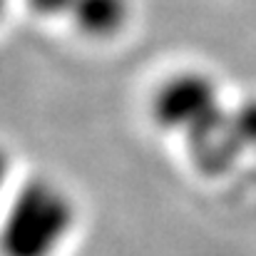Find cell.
I'll return each mask as SVG.
<instances>
[{"mask_svg": "<svg viewBox=\"0 0 256 256\" xmlns=\"http://www.w3.org/2000/svg\"><path fill=\"white\" fill-rule=\"evenodd\" d=\"M78 222L72 196L52 179L22 182L0 219L2 256H58Z\"/></svg>", "mask_w": 256, "mask_h": 256, "instance_id": "6da1fadb", "label": "cell"}, {"mask_svg": "<svg viewBox=\"0 0 256 256\" xmlns=\"http://www.w3.org/2000/svg\"><path fill=\"white\" fill-rule=\"evenodd\" d=\"M5 8H8V0H0V18H2V12H5Z\"/></svg>", "mask_w": 256, "mask_h": 256, "instance_id": "52a82bcc", "label": "cell"}, {"mask_svg": "<svg viewBox=\"0 0 256 256\" xmlns=\"http://www.w3.org/2000/svg\"><path fill=\"white\" fill-rule=\"evenodd\" d=\"M192 160L204 174L232 170L246 152H256V97L226 104L219 122L189 144Z\"/></svg>", "mask_w": 256, "mask_h": 256, "instance_id": "3957f363", "label": "cell"}, {"mask_svg": "<svg viewBox=\"0 0 256 256\" xmlns=\"http://www.w3.org/2000/svg\"><path fill=\"white\" fill-rule=\"evenodd\" d=\"M68 18L82 35L107 40L124 30L130 20V0H75Z\"/></svg>", "mask_w": 256, "mask_h": 256, "instance_id": "277c9868", "label": "cell"}, {"mask_svg": "<svg viewBox=\"0 0 256 256\" xmlns=\"http://www.w3.org/2000/svg\"><path fill=\"white\" fill-rule=\"evenodd\" d=\"M226 104L216 80L199 70H182L170 75L154 90L152 117L172 134H179L186 144L204 137L224 114Z\"/></svg>", "mask_w": 256, "mask_h": 256, "instance_id": "7a4b0ae2", "label": "cell"}, {"mask_svg": "<svg viewBox=\"0 0 256 256\" xmlns=\"http://www.w3.org/2000/svg\"><path fill=\"white\" fill-rule=\"evenodd\" d=\"M75 0H28V5L42 18H60L68 15Z\"/></svg>", "mask_w": 256, "mask_h": 256, "instance_id": "5b68a950", "label": "cell"}, {"mask_svg": "<svg viewBox=\"0 0 256 256\" xmlns=\"http://www.w3.org/2000/svg\"><path fill=\"white\" fill-rule=\"evenodd\" d=\"M8 176H10V157H8V152L0 147V196H2V192H5V186H8Z\"/></svg>", "mask_w": 256, "mask_h": 256, "instance_id": "8992f818", "label": "cell"}]
</instances>
